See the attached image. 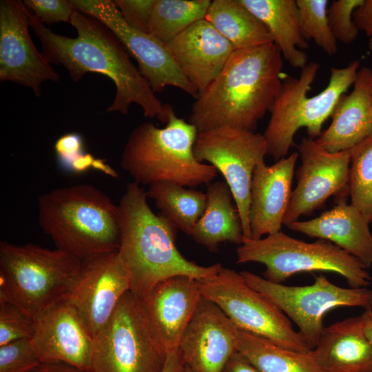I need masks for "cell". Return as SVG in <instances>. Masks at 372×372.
Wrapping results in <instances>:
<instances>
[{
    "label": "cell",
    "instance_id": "cell-43",
    "mask_svg": "<svg viewBox=\"0 0 372 372\" xmlns=\"http://www.w3.org/2000/svg\"><path fill=\"white\" fill-rule=\"evenodd\" d=\"M361 316L364 323V332L372 343V309L364 310Z\"/></svg>",
    "mask_w": 372,
    "mask_h": 372
},
{
    "label": "cell",
    "instance_id": "cell-34",
    "mask_svg": "<svg viewBox=\"0 0 372 372\" xmlns=\"http://www.w3.org/2000/svg\"><path fill=\"white\" fill-rule=\"evenodd\" d=\"M364 0H333L327 10L328 21L337 41L353 43L358 36L359 30L353 20L354 10Z\"/></svg>",
    "mask_w": 372,
    "mask_h": 372
},
{
    "label": "cell",
    "instance_id": "cell-4",
    "mask_svg": "<svg viewBox=\"0 0 372 372\" xmlns=\"http://www.w3.org/2000/svg\"><path fill=\"white\" fill-rule=\"evenodd\" d=\"M38 207L39 225L57 249L81 260L118 251V205L95 187L53 189L39 197Z\"/></svg>",
    "mask_w": 372,
    "mask_h": 372
},
{
    "label": "cell",
    "instance_id": "cell-42",
    "mask_svg": "<svg viewBox=\"0 0 372 372\" xmlns=\"http://www.w3.org/2000/svg\"><path fill=\"white\" fill-rule=\"evenodd\" d=\"M185 366V363L178 348L167 353L162 372H183Z\"/></svg>",
    "mask_w": 372,
    "mask_h": 372
},
{
    "label": "cell",
    "instance_id": "cell-41",
    "mask_svg": "<svg viewBox=\"0 0 372 372\" xmlns=\"http://www.w3.org/2000/svg\"><path fill=\"white\" fill-rule=\"evenodd\" d=\"M30 372H90L70 364L55 362H43Z\"/></svg>",
    "mask_w": 372,
    "mask_h": 372
},
{
    "label": "cell",
    "instance_id": "cell-7",
    "mask_svg": "<svg viewBox=\"0 0 372 372\" xmlns=\"http://www.w3.org/2000/svg\"><path fill=\"white\" fill-rule=\"evenodd\" d=\"M82 260L59 249L0 242V300L34 318L64 299Z\"/></svg>",
    "mask_w": 372,
    "mask_h": 372
},
{
    "label": "cell",
    "instance_id": "cell-29",
    "mask_svg": "<svg viewBox=\"0 0 372 372\" xmlns=\"http://www.w3.org/2000/svg\"><path fill=\"white\" fill-rule=\"evenodd\" d=\"M146 194L154 200L161 214L189 236L207 205L206 193L172 182L152 184Z\"/></svg>",
    "mask_w": 372,
    "mask_h": 372
},
{
    "label": "cell",
    "instance_id": "cell-11",
    "mask_svg": "<svg viewBox=\"0 0 372 372\" xmlns=\"http://www.w3.org/2000/svg\"><path fill=\"white\" fill-rule=\"evenodd\" d=\"M240 273L248 285L271 300L298 326L311 350L320 339L328 311L339 307L372 309L371 289L341 287L322 275L316 276L310 285L287 286L248 271Z\"/></svg>",
    "mask_w": 372,
    "mask_h": 372
},
{
    "label": "cell",
    "instance_id": "cell-22",
    "mask_svg": "<svg viewBox=\"0 0 372 372\" xmlns=\"http://www.w3.org/2000/svg\"><path fill=\"white\" fill-rule=\"evenodd\" d=\"M369 223L346 196L330 210L308 220H298L287 227L308 236L328 240L360 260L372 265V234Z\"/></svg>",
    "mask_w": 372,
    "mask_h": 372
},
{
    "label": "cell",
    "instance_id": "cell-2",
    "mask_svg": "<svg viewBox=\"0 0 372 372\" xmlns=\"http://www.w3.org/2000/svg\"><path fill=\"white\" fill-rule=\"evenodd\" d=\"M283 60L274 42L235 50L193 103L188 122L198 132L221 127L254 132L270 112L282 82Z\"/></svg>",
    "mask_w": 372,
    "mask_h": 372
},
{
    "label": "cell",
    "instance_id": "cell-3",
    "mask_svg": "<svg viewBox=\"0 0 372 372\" xmlns=\"http://www.w3.org/2000/svg\"><path fill=\"white\" fill-rule=\"evenodd\" d=\"M146 191L132 181L118 205L120 242L118 254L130 279L131 291L143 298L156 285L175 276L196 280L211 276L220 263L201 266L177 249L178 229L147 201Z\"/></svg>",
    "mask_w": 372,
    "mask_h": 372
},
{
    "label": "cell",
    "instance_id": "cell-1",
    "mask_svg": "<svg viewBox=\"0 0 372 372\" xmlns=\"http://www.w3.org/2000/svg\"><path fill=\"white\" fill-rule=\"evenodd\" d=\"M26 10L30 27L50 64L63 66L74 82L88 72L105 75L114 82L115 96L106 112L126 114L130 106L136 104L145 117L167 123L173 107L156 96L123 43L105 25L75 10L70 23L77 36L71 38L54 33Z\"/></svg>",
    "mask_w": 372,
    "mask_h": 372
},
{
    "label": "cell",
    "instance_id": "cell-20",
    "mask_svg": "<svg viewBox=\"0 0 372 372\" xmlns=\"http://www.w3.org/2000/svg\"><path fill=\"white\" fill-rule=\"evenodd\" d=\"M202 297L198 280L175 276L158 282L141 298L150 323L167 353L179 348Z\"/></svg>",
    "mask_w": 372,
    "mask_h": 372
},
{
    "label": "cell",
    "instance_id": "cell-6",
    "mask_svg": "<svg viewBox=\"0 0 372 372\" xmlns=\"http://www.w3.org/2000/svg\"><path fill=\"white\" fill-rule=\"evenodd\" d=\"M359 67L360 62L353 61L344 68H331L327 87L311 97L307 93L320 70L319 63H308L301 69L299 78L285 75L263 134L267 154L275 161L285 157L301 127L306 128L309 138H318L338 99L353 85Z\"/></svg>",
    "mask_w": 372,
    "mask_h": 372
},
{
    "label": "cell",
    "instance_id": "cell-27",
    "mask_svg": "<svg viewBox=\"0 0 372 372\" xmlns=\"http://www.w3.org/2000/svg\"><path fill=\"white\" fill-rule=\"evenodd\" d=\"M205 19L236 50L273 42L264 24L240 0H214Z\"/></svg>",
    "mask_w": 372,
    "mask_h": 372
},
{
    "label": "cell",
    "instance_id": "cell-24",
    "mask_svg": "<svg viewBox=\"0 0 372 372\" xmlns=\"http://www.w3.org/2000/svg\"><path fill=\"white\" fill-rule=\"evenodd\" d=\"M309 353L323 372H372V343L361 316L324 327Z\"/></svg>",
    "mask_w": 372,
    "mask_h": 372
},
{
    "label": "cell",
    "instance_id": "cell-12",
    "mask_svg": "<svg viewBox=\"0 0 372 372\" xmlns=\"http://www.w3.org/2000/svg\"><path fill=\"white\" fill-rule=\"evenodd\" d=\"M194 154L198 161L208 162L223 175L238 209L245 239H251L250 187L256 167L267 154L264 135L230 127L200 132Z\"/></svg>",
    "mask_w": 372,
    "mask_h": 372
},
{
    "label": "cell",
    "instance_id": "cell-45",
    "mask_svg": "<svg viewBox=\"0 0 372 372\" xmlns=\"http://www.w3.org/2000/svg\"><path fill=\"white\" fill-rule=\"evenodd\" d=\"M369 48L372 52V36L369 39Z\"/></svg>",
    "mask_w": 372,
    "mask_h": 372
},
{
    "label": "cell",
    "instance_id": "cell-26",
    "mask_svg": "<svg viewBox=\"0 0 372 372\" xmlns=\"http://www.w3.org/2000/svg\"><path fill=\"white\" fill-rule=\"evenodd\" d=\"M206 195L205 210L190 236L211 252L218 251L223 242L240 245L245 240L242 222L227 184L211 182Z\"/></svg>",
    "mask_w": 372,
    "mask_h": 372
},
{
    "label": "cell",
    "instance_id": "cell-23",
    "mask_svg": "<svg viewBox=\"0 0 372 372\" xmlns=\"http://www.w3.org/2000/svg\"><path fill=\"white\" fill-rule=\"evenodd\" d=\"M371 79V68L359 69L352 92L340 97L331 116L330 125L315 139L318 145L335 153L351 149L372 135Z\"/></svg>",
    "mask_w": 372,
    "mask_h": 372
},
{
    "label": "cell",
    "instance_id": "cell-31",
    "mask_svg": "<svg viewBox=\"0 0 372 372\" xmlns=\"http://www.w3.org/2000/svg\"><path fill=\"white\" fill-rule=\"evenodd\" d=\"M349 194L351 205L372 222V135L350 149Z\"/></svg>",
    "mask_w": 372,
    "mask_h": 372
},
{
    "label": "cell",
    "instance_id": "cell-17",
    "mask_svg": "<svg viewBox=\"0 0 372 372\" xmlns=\"http://www.w3.org/2000/svg\"><path fill=\"white\" fill-rule=\"evenodd\" d=\"M33 320L31 341L41 363L62 362L89 370L94 338L72 304L63 299Z\"/></svg>",
    "mask_w": 372,
    "mask_h": 372
},
{
    "label": "cell",
    "instance_id": "cell-5",
    "mask_svg": "<svg viewBox=\"0 0 372 372\" xmlns=\"http://www.w3.org/2000/svg\"><path fill=\"white\" fill-rule=\"evenodd\" d=\"M196 127L174 112L160 128L144 122L130 134L121 158V166L138 185L172 182L195 187L209 184L218 171L199 162L194 154L198 135Z\"/></svg>",
    "mask_w": 372,
    "mask_h": 372
},
{
    "label": "cell",
    "instance_id": "cell-46",
    "mask_svg": "<svg viewBox=\"0 0 372 372\" xmlns=\"http://www.w3.org/2000/svg\"><path fill=\"white\" fill-rule=\"evenodd\" d=\"M183 372H192V371L187 366L185 365Z\"/></svg>",
    "mask_w": 372,
    "mask_h": 372
},
{
    "label": "cell",
    "instance_id": "cell-32",
    "mask_svg": "<svg viewBox=\"0 0 372 372\" xmlns=\"http://www.w3.org/2000/svg\"><path fill=\"white\" fill-rule=\"evenodd\" d=\"M302 36L313 41L327 54L338 52V41L330 28L327 0H296Z\"/></svg>",
    "mask_w": 372,
    "mask_h": 372
},
{
    "label": "cell",
    "instance_id": "cell-35",
    "mask_svg": "<svg viewBox=\"0 0 372 372\" xmlns=\"http://www.w3.org/2000/svg\"><path fill=\"white\" fill-rule=\"evenodd\" d=\"M33 333V318L15 305L0 300V346L19 339H31Z\"/></svg>",
    "mask_w": 372,
    "mask_h": 372
},
{
    "label": "cell",
    "instance_id": "cell-40",
    "mask_svg": "<svg viewBox=\"0 0 372 372\" xmlns=\"http://www.w3.org/2000/svg\"><path fill=\"white\" fill-rule=\"evenodd\" d=\"M221 372H258L251 362L236 351L229 358Z\"/></svg>",
    "mask_w": 372,
    "mask_h": 372
},
{
    "label": "cell",
    "instance_id": "cell-16",
    "mask_svg": "<svg viewBox=\"0 0 372 372\" xmlns=\"http://www.w3.org/2000/svg\"><path fill=\"white\" fill-rule=\"evenodd\" d=\"M23 1H0V80L30 88L37 97L47 81L58 82L59 74L34 45Z\"/></svg>",
    "mask_w": 372,
    "mask_h": 372
},
{
    "label": "cell",
    "instance_id": "cell-33",
    "mask_svg": "<svg viewBox=\"0 0 372 372\" xmlns=\"http://www.w3.org/2000/svg\"><path fill=\"white\" fill-rule=\"evenodd\" d=\"M41 363L31 339H19L0 346V372H30Z\"/></svg>",
    "mask_w": 372,
    "mask_h": 372
},
{
    "label": "cell",
    "instance_id": "cell-9",
    "mask_svg": "<svg viewBox=\"0 0 372 372\" xmlns=\"http://www.w3.org/2000/svg\"><path fill=\"white\" fill-rule=\"evenodd\" d=\"M167 352L143 300L131 291L94 337L90 372H162Z\"/></svg>",
    "mask_w": 372,
    "mask_h": 372
},
{
    "label": "cell",
    "instance_id": "cell-37",
    "mask_svg": "<svg viewBox=\"0 0 372 372\" xmlns=\"http://www.w3.org/2000/svg\"><path fill=\"white\" fill-rule=\"evenodd\" d=\"M156 0H114L125 21L130 26L149 34V25Z\"/></svg>",
    "mask_w": 372,
    "mask_h": 372
},
{
    "label": "cell",
    "instance_id": "cell-15",
    "mask_svg": "<svg viewBox=\"0 0 372 372\" xmlns=\"http://www.w3.org/2000/svg\"><path fill=\"white\" fill-rule=\"evenodd\" d=\"M129 291V275L118 251H113L82 260L64 299L78 310L94 338Z\"/></svg>",
    "mask_w": 372,
    "mask_h": 372
},
{
    "label": "cell",
    "instance_id": "cell-38",
    "mask_svg": "<svg viewBox=\"0 0 372 372\" xmlns=\"http://www.w3.org/2000/svg\"><path fill=\"white\" fill-rule=\"evenodd\" d=\"M54 150L59 165L68 172L72 165L86 153L83 139L77 133H68L60 136L55 142Z\"/></svg>",
    "mask_w": 372,
    "mask_h": 372
},
{
    "label": "cell",
    "instance_id": "cell-21",
    "mask_svg": "<svg viewBox=\"0 0 372 372\" xmlns=\"http://www.w3.org/2000/svg\"><path fill=\"white\" fill-rule=\"evenodd\" d=\"M298 152L272 165L265 161L255 168L250 187L249 224L251 238L281 231L291 194Z\"/></svg>",
    "mask_w": 372,
    "mask_h": 372
},
{
    "label": "cell",
    "instance_id": "cell-19",
    "mask_svg": "<svg viewBox=\"0 0 372 372\" xmlns=\"http://www.w3.org/2000/svg\"><path fill=\"white\" fill-rule=\"evenodd\" d=\"M167 45L198 96L217 78L236 50L205 19L192 24Z\"/></svg>",
    "mask_w": 372,
    "mask_h": 372
},
{
    "label": "cell",
    "instance_id": "cell-8",
    "mask_svg": "<svg viewBox=\"0 0 372 372\" xmlns=\"http://www.w3.org/2000/svg\"><path fill=\"white\" fill-rule=\"evenodd\" d=\"M237 263L259 262L264 278L282 283L301 272L329 271L345 278L350 287H367L372 278L358 258L323 239L307 242L282 231L258 240L245 239L236 249Z\"/></svg>",
    "mask_w": 372,
    "mask_h": 372
},
{
    "label": "cell",
    "instance_id": "cell-10",
    "mask_svg": "<svg viewBox=\"0 0 372 372\" xmlns=\"http://www.w3.org/2000/svg\"><path fill=\"white\" fill-rule=\"evenodd\" d=\"M198 282L202 296L214 302L238 330L291 351H311L289 318L267 297L248 285L240 273L222 266L217 273Z\"/></svg>",
    "mask_w": 372,
    "mask_h": 372
},
{
    "label": "cell",
    "instance_id": "cell-13",
    "mask_svg": "<svg viewBox=\"0 0 372 372\" xmlns=\"http://www.w3.org/2000/svg\"><path fill=\"white\" fill-rule=\"evenodd\" d=\"M74 9L110 30L134 57L138 69L156 94L166 87L181 90L196 99L198 92L184 76L167 43L128 25L112 0H70Z\"/></svg>",
    "mask_w": 372,
    "mask_h": 372
},
{
    "label": "cell",
    "instance_id": "cell-44",
    "mask_svg": "<svg viewBox=\"0 0 372 372\" xmlns=\"http://www.w3.org/2000/svg\"><path fill=\"white\" fill-rule=\"evenodd\" d=\"M369 99H370V105L371 109L372 111V79L370 83V87H369Z\"/></svg>",
    "mask_w": 372,
    "mask_h": 372
},
{
    "label": "cell",
    "instance_id": "cell-30",
    "mask_svg": "<svg viewBox=\"0 0 372 372\" xmlns=\"http://www.w3.org/2000/svg\"><path fill=\"white\" fill-rule=\"evenodd\" d=\"M210 0H156L149 34L167 43L196 21L205 19Z\"/></svg>",
    "mask_w": 372,
    "mask_h": 372
},
{
    "label": "cell",
    "instance_id": "cell-39",
    "mask_svg": "<svg viewBox=\"0 0 372 372\" xmlns=\"http://www.w3.org/2000/svg\"><path fill=\"white\" fill-rule=\"evenodd\" d=\"M353 20L359 30L372 36V0H364L353 13Z\"/></svg>",
    "mask_w": 372,
    "mask_h": 372
},
{
    "label": "cell",
    "instance_id": "cell-25",
    "mask_svg": "<svg viewBox=\"0 0 372 372\" xmlns=\"http://www.w3.org/2000/svg\"><path fill=\"white\" fill-rule=\"evenodd\" d=\"M267 28L283 58L293 68L302 69L309 48L302 36L296 0H240Z\"/></svg>",
    "mask_w": 372,
    "mask_h": 372
},
{
    "label": "cell",
    "instance_id": "cell-14",
    "mask_svg": "<svg viewBox=\"0 0 372 372\" xmlns=\"http://www.w3.org/2000/svg\"><path fill=\"white\" fill-rule=\"evenodd\" d=\"M297 149L301 165L283 220L286 226L321 208L331 196L349 194L350 149L331 153L307 137Z\"/></svg>",
    "mask_w": 372,
    "mask_h": 372
},
{
    "label": "cell",
    "instance_id": "cell-28",
    "mask_svg": "<svg viewBox=\"0 0 372 372\" xmlns=\"http://www.w3.org/2000/svg\"><path fill=\"white\" fill-rule=\"evenodd\" d=\"M235 344L258 372H323L309 353L281 347L271 341L236 329Z\"/></svg>",
    "mask_w": 372,
    "mask_h": 372
},
{
    "label": "cell",
    "instance_id": "cell-18",
    "mask_svg": "<svg viewBox=\"0 0 372 372\" xmlns=\"http://www.w3.org/2000/svg\"><path fill=\"white\" fill-rule=\"evenodd\" d=\"M236 327L213 302L202 297L179 344L192 372H221L236 351Z\"/></svg>",
    "mask_w": 372,
    "mask_h": 372
},
{
    "label": "cell",
    "instance_id": "cell-36",
    "mask_svg": "<svg viewBox=\"0 0 372 372\" xmlns=\"http://www.w3.org/2000/svg\"><path fill=\"white\" fill-rule=\"evenodd\" d=\"M24 6L43 24L70 22L75 9L67 0H24Z\"/></svg>",
    "mask_w": 372,
    "mask_h": 372
}]
</instances>
